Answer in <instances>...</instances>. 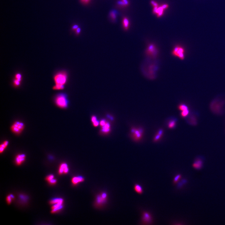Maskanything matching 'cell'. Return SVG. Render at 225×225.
<instances>
[{"instance_id": "obj_1", "label": "cell", "mask_w": 225, "mask_h": 225, "mask_svg": "<svg viewBox=\"0 0 225 225\" xmlns=\"http://www.w3.org/2000/svg\"><path fill=\"white\" fill-rule=\"evenodd\" d=\"M56 104L59 107L62 108H67L68 104V101L67 96L64 94L58 95L55 99Z\"/></svg>"}, {"instance_id": "obj_2", "label": "cell", "mask_w": 225, "mask_h": 225, "mask_svg": "<svg viewBox=\"0 0 225 225\" xmlns=\"http://www.w3.org/2000/svg\"><path fill=\"white\" fill-rule=\"evenodd\" d=\"M186 50L184 47L180 45H177L174 47L172 54L174 56L183 60L185 58Z\"/></svg>"}, {"instance_id": "obj_3", "label": "cell", "mask_w": 225, "mask_h": 225, "mask_svg": "<svg viewBox=\"0 0 225 225\" xmlns=\"http://www.w3.org/2000/svg\"><path fill=\"white\" fill-rule=\"evenodd\" d=\"M153 223L152 215L149 211H144L141 214L140 223L143 225H151Z\"/></svg>"}, {"instance_id": "obj_4", "label": "cell", "mask_w": 225, "mask_h": 225, "mask_svg": "<svg viewBox=\"0 0 225 225\" xmlns=\"http://www.w3.org/2000/svg\"><path fill=\"white\" fill-rule=\"evenodd\" d=\"M68 76L65 72H60L55 75L54 77L55 84L64 85L67 82Z\"/></svg>"}, {"instance_id": "obj_5", "label": "cell", "mask_w": 225, "mask_h": 225, "mask_svg": "<svg viewBox=\"0 0 225 225\" xmlns=\"http://www.w3.org/2000/svg\"><path fill=\"white\" fill-rule=\"evenodd\" d=\"M131 133L134 140L138 141L143 137V130L141 128H133L131 130Z\"/></svg>"}, {"instance_id": "obj_6", "label": "cell", "mask_w": 225, "mask_h": 225, "mask_svg": "<svg viewBox=\"0 0 225 225\" xmlns=\"http://www.w3.org/2000/svg\"><path fill=\"white\" fill-rule=\"evenodd\" d=\"M24 125L22 122L16 121L11 127V130L16 134H19L24 129Z\"/></svg>"}, {"instance_id": "obj_7", "label": "cell", "mask_w": 225, "mask_h": 225, "mask_svg": "<svg viewBox=\"0 0 225 225\" xmlns=\"http://www.w3.org/2000/svg\"><path fill=\"white\" fill-rule=\"evenodd\" d=\"M146 52L147 55L152 57H154L158 53L157 48L154 44L151 43L148 45Z\"/></svg>"}, {"instance_id": "obj_8", "label": "cell", "mask_w": 225, "mask_h": 225, "mask_svg": "<svg viewBox=\"0 0 225 225\" xmlns=\"http://www.w3.org/2000/svg\"><path fill=\"white\" fill-rule=\"evenodd\" d=\"M107 198V194L103 192L98 195L96 200V203L98 205H103L106 202Z\"/></svg>"}, {"instance_id": "obj_9", "label": "cell", "mask_w": 225, "mask_h": 225, "mask_svg": "<svg viewBox=\"0 0 225 225\" xmlns=\"http://www.w3.org/2000/svg\"><path fill=\"white\" fill-rule=\"evenodd\" d=\"M69 171L68 165L66 163H62L60 166L59 170V174H67Z\"/></svg>"}, {"instance_id": "obj_10", "label": "cell", "mask_w": 225, "mask_h": 225, "mask_svg": "<svg viewBox=\"0 0 225 225\" xmlns=\"http://www.w3.org/2000/svg\"><path fill=\"white\" fill-rule=\"evenodd\" d=\"M26 155L24 154L17 155L15 158V163L17 165L20 166L25 161Z\"/></svg>"}, {"instance_id": "obj_11", "label": "cell", "mask_w": 225, "mask_h": 225, "mask_svg": "<svg viewBox=\"0 0 225 225\" xmlns=\"http://www.w3.org/2000/svg\"><path fill=\"white\" fill-rule=\"evenodd\" d=\"M84 180V178L81 176H78L73 177L71 179L72 184L74 186H76L81 182H83Z\"/></svg>"}, {"instance_id": "obj_12", "label": "cell", "mask_w": 225, "mask_h": 225, "mask_svg": "<svg viewBox=\"0 0 225 225\" xmlns=\"http://www.w3.org/2000/svg\"><path fill=\"white\" fill-rule=\"evenodd\" d=\"M203 166V161L200 158H197L194 161L193 164V166L194 169L199 170L201 169Z\"/></svg>"}, {"instance_id": "obj_13", "label": "cell", "mask_w": 225, "mask_h": 225, "mask_svg": "<svg viewBox=\"0 0 225 225\" xmlns=\"http://www.w3.org/2000/svg\"><path fill=\"white\" fill-rule=\"evenodd\" d=\"M134 189L135 192L138 194H142L144 192L143 187L141 185L138 184H135L134 186Z\"/></svg>"}, {"instance_id": "obj_14", "label": "cell", "mask_w": 225, "mask_h": 225, "mask_svg": "<svg viewBox=\"0 0 225 225\" xmlns=\"http://www.w3.org/2000/svg\"><path fill=\"white\" fill-rule=\"evenodd\" d=\"M163 133V130L162 129H160L158 131L157 133L155 135L154 138V142H157L160 140Z\"/></svg>"}, {"instance_id": "obj_15", "label": "cell", "mask_w": 225, "mask_h": 225, "mask_svg": "<svg viewBox=\"0 0 225 225\" xmlns=\"http://www.w3.org/2000/svg\"><path fill=\"white\" fill-rule=\"evenodd\" d=\"M8 141H5L1 144L0 146V152L1 153H2L5 149L8 146Z\"/></svg>"}, {"instance_id": "obj_16", "label": "cell", "mask_w": 225, "mask_h": 225, "mask_svg": "<svg viewBox=\"0 0 225 225\" xmlns=\"http://www.w3.org/2000/svg\"><path fill=\"white\" fill-rule=\"evenodd\" d=\"M110 125L109 123H106L104 126H102V131L103 133H108L110 130Z\"/></svg>"}, {"instance_id": "obj_17", "label": "cell", "mask_w": 225, "mask_h": 225, "mask_svg": "<svg viewBox=\"0 0 225 225\" xmlns=\"http://www.w3.org/2000/svg\"><path fill=\"white\" fill-rule=\"evenodd\" d=\"M123 27L125 30H127L129 28V21L128 19L126 17L124 18L123 20Z\"/></svg>"}, {"instance_id": "obj_18", "label": "cell", "mask_w": 225, "mask_h": 225, "mask_svg": "<svg viewBox=\"0 0 225 225\" xmlns=\"http://www.w3.org/2000/svg\"><path fill=\"white\" fill-rule=\"evenodd\" d=\"M176 124V120L175 119L171 120L168 123V127L170 129H173L175 128Z\"/></svg>"}, {"instance_id": "obj_19", "label": "cell", "mask_w": 225, "mask_h": 225, "mask_svg": "<svg viewBox=\"0 0 225 225\" xmlns=\"http://www.w3.org/2000/svg\"><path fill=\"white\" fill-rule=\"evenodd\" d=\"M63 202V200L62 198H55L53 199L50 202V204H55L60 202Z\"/></svg>"}, {"instance_id": "obj_20", "label": "cell", "mask_w": 225, "mask_h": 225, "mask_svg": "<svg viewBox=\"0 0 225 225\" xmlns=\"http://www.w3.org/2000/svg\"><path fill=\"white\" fill-rule=\"evenodd\" d=\"M181 174H178L176 175L173 179V183L174 184H176L181 179Z\"/></svg>"}, {"instance_id": "obj_21", "label": "cell", "mask_w": 225, "mask_h": 225, "mask_svg": "<svg viewBox=\"0 0 225 225\" xmlns=\"http://www.w3.org/2000/svg\"><path fill=\"white\" fill-rule=\"evenodd\" d=\"M178 108L179 110L181 111H185V110H188V107L185 104H181L178 105Z\"/></svg>"}, {"instance_id": "obj_22", "label": "cell", "mask_w": 225, "mask_h": 225, "mask_svg": "<svg viewBox=\"0 0 225 225\" xmlns=\"http://www.w3.org/2000/svg\"><path fill=\"white\" fill-rule=\"evenodd\" d=\"M63 208V205L57 207L55 208V209H52L51 212L52 213H56L60 211Z\"/></svg>"}, {"instance_id": "obj_23", "label": "cell", "mask_w": 225, "mask_h": 225, "mask_svg": "<svg viewBox=\"0 0 225 225\" xmlns=\"http://www.w3.org/2000/svg\"><path fill=\"white\" fill-rule=\"evenodd\" d=\"M189 114V111L187 110L182 111L181 113V116L183 118H185Z\"/></svg>"}, {"instance_id": "obj_24", "label": "cell", "mask_w": 225, "mask_h": 225, "mask_svg": "<svg viewBox=\"0 0 225 225\" xmlns=\"http://www.w3.org/2000/svg\"><path fill=\"white\" fill-rule=\"evenodd\" d=\"M64 85L55 84V85L53 87V89L54 90H62L64 89Z\"/></svg>"}, {"instance_id": "obj_25", "label": "cell", "mask_w": 225, "mask_h": 225, "mask_svg": "<svg viewBox=\"0 0 225 225\" xmlns=\"http://www.w3.org/2000/svg\"><path fill=\"white\" fill-rule=\"evenodd\" d=\"M21 81V80H19L15 79L14 81V85L16 86H19L20 85Z\"/></svg>"}, {"instance_id": "obj_26", "label": "cell", "mask_w": 225, "mask_h": 225, "mask_svg": "<svg viewBox=\"0 0 225 225\" xmlns=\"http://www.w3.org/2000/svg\"><path fill=\"white\" fill-rule=\"evenodd\" d=\"M111 16L113 20H115L116 18V15L115 12L112 11L111 13Z\"/></svg>"}, {"instance_id": "obj_27", "label": "cell", "mask_w": 225, "mask_h": 225, "mask_svg": "<svg viewBox=\"0 0 225 225\" xmlns=\"http://www.w3.org/2000/svg\"><path fill=\"white\" fill-rule=\"evenodd\" d=\"M54 178V175H53V174H50V175H48L47 177H46V178H45V179H46V181L48 182V181H50V180Z\"/></svg>"}, {"instance_id": "obj_28", "label": "cell", "mask_w": 225, "mask_h": 225, "mask_svg": "<svg viewBox=\"0 0 225 225\" xmlns=\"http://www.w3.org/2000/svg\"><path fill=\"white\" fill-rule=\"evenodd\" d=\"M12 198H11L10 195H8L6 197V201L8 204H10L12 201Z\"/></svg>"}, {"instance_id": "obj_29", "label": "cell", "mask_w": 225, "mask_h": 225, "mask_svg": "<svg viewBox=\"0 0 225 225\" xmlns=\"http://www.w3.org/2000/svg\"><path fill=\"white\" fill-rule=\"evenodd\" d=\"M57 181L56 179H54L53 178V179H51V180H50V181H48V182L49 184H50L51 185H54L56 183Z\"/></svg>"}, {"instance_id": "obj_30", "label": "cell", "mask_w": 225, "mask_h": 225, "mask_svg": "<svg viewBox=\"0 0 225 225\" xmlns=\"http://www.w3.org/2000/svg\"><path fill=\"white\" fill-rule=\"evenodd\" d=\"M118 5H120V6L123 7H126L125 4H124V2L122 1V0L118 1Z\"/></svg>"}, {"instance_id": "obj_31", "label": "cell", "mask_w": 225, "mask_h": 225, "mask_svg": "<svg viewBox=\"0 0 225 225\" xmlns=\"http://www.w3.org/2000/svg\"><path fill=\"white\" fill-rule=\"evenodd\" d=\"M15 78H16V79L21 80V75L20 74H17L16 75V76H15Z\"/></svg>"}, {"instance_id": "obj_32", "label": "cell", "mask_w": 225, "mask_h": 225, "mask_svg": "<svg viewBox=\"0 0 225 225\" xmlns=\"http://www.w3.org/2000/svg\"><path fill=\"white\" fill-rule=\"evenodd\" d=\"M151 4L154 7H158V4L156 2H155L154 1H151Z\"/></svg>"}, {"instance_id": "obj_33", "label": "cell", "mask_w": 225, "mask_h": 225, "mask_svg": "<svg viewBox=\"0 0 225 225\" xmlns=\"http://www.w3.org/2000/svg\"><path fill=\"white\" fill-rule=\"evenodd\" d=\"M91 0H80L81 2L84 4H87L90 2Z\"/></svg>"}, {"instance_id": "obj_34", "label": "cell", "mask_w": 225, "mask_h": 225, "mask_svg": "<svg viewBox=\"0 0 225 225\" xmlns=\"http://www.w3.org/2000/svg\"><path fill=\"white\" fill-rule=\"evenodd\" d=\"M81 30V28L79 27L77 28L75 30L76 34L77 35H79L80 33Z\"/></svg>"}, {"instance_id": "obj_35", "label": "cell", "mask_w": 225, "mask_h": 225, "mask_svg": "<svg viewBox=\"0 0 225 225\" xmlns=\"http://www.w3.org/2000/svg\"><path fill=\"white\" fill-rule=\"evenodd\" d=\"M106 122L105 120H101L100 121V125H101V126H104V125H105L106 124Z\"/></svg>"}, {"instance_id": "obj_36", "label": "cell", "mask_w": 225, "mask_h": 225, "mask_svg": "<svg viewBox=\"0 0 225 225\" xmlns=\"http://www.w3.org/2000/svg\"><path fill=\"white\" fill-rule=\"evenodd\" d=\"M79 27L78 25H77V24H75V25L73 26L72 27V29L73 30H75Z\"/></svg>"}, {"instance_id": "obj_37", "label": "cell", "mask_w": 225, "mask_h": 225, "mask_svg": "<svg viewBox=\"0 0 225 225\" xmlns=\"http://www.w3.org/2000/svg\"><path fill=\"white\" fill-rule=\"evenodd\" d=\"M97 120V119L96 117L95 116H93L91 118V121L93 123L94 122H95V121H96Z\"/></svg>"}, {"instance_id": "obj_38", "label": "cell", "mask_w": 225, "mask_h": 225, "mask_svg": "<svg viewBox=\"0 0 225 225\" xmlns=\"http://www.w3.org/2000/svg\"><path fill=\"white\" fill-rule=\"evenodd\" d=\"M99 122L98 120H97L95 122H94L93 123V125L95 127H97V126H98L99 125Z\"/></svg>"}, {"instance_id": "obj_39", "label": "cell", "mask_w": 225, "mask_h": 225, "mask_svg": "<svg viewBox=\"0 0 225 225\" xmlns=\"http://www.w3.org/2000/svg\"><path fill=\"white\" fill-rule=\"evenodd\" d=\"M122 0L123 2H124V4H125V5H126V6H127L128 5H129V2H128V0Z\"/></svg>"}, {"instance_id": "obj_40", "label": "cell", "mask_w": 225, "mask_h": 225, "mask_svg": "<svg viewBox=\"0 0 225 225\" xmlns=\"http://www.w3.org/2000/svg\"><path fill=\"white\" fill-rule=\"evenodd\" d=\"M161 7H162V8H163V9H166V8H167L168 7V5L166 4H165L163 5Z\"/></svg>"}, {"instance_id": "obj_41", "label": "cell", "mask_w": 225, "mask_h": 225, "mask_svg": "<svg viewBox=\"0 0 225 225\" xmlns=\"http://www.w3.org/2000/svg\"><path fill=\"white\" fill-rule=\"evenodd\" d=\"M158 8V7H154L153 10V13H154V14H156Z\"/></svg>"}, {"instance_id": "obj_42", "label": "cell", "mask_w": 225, "mask_h": 225, "mask_svg": "<svg viewBox=\"0 0 225 225\" xmlns=\"http://www.w3.org/2000/svg\"><path fill=\"white\" fill-rule=\"evenodd\" d=\"M163 11H161V12H159V13H158V14L157 16L158 17H160L161 16H162V15H163Z\"/></svg>"}]
</instances>
